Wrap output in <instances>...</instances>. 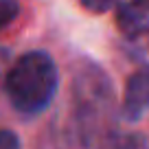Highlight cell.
<instances>
[{
    "mask_svg": "<svg viewBox=\"0 0 149 149\" xmlns=\"http://www.w3.org/2000/svg\"><path fill=\"white\" fill-rule=\"evenodd\" d=\"M57 68L46 53L22 55L9 70L5 90L15 110L24 114H37L51 105L57 92Z\"/></svg>",
    "mask_w": 149,
    "mask_h": 149,
    "instance_id": "cell-1",
    "label": "cell"
},
{
    "mask_svg": "<svg viewBox=\"0 0 149 149\" xmlns=\"http://www.w3.org/2000/svg\"><path fill=\"white\" fill-rule=\"evenodd\" d=\"M147 110H149V66H143L127 79L123 112L127 118H138Z\"/></svg>",
    "mask_w": 149,
    "mask_h": 149,
    "instance_id": "cell-2",
    "label": "cell"
},
{
    "mask_svg": "<svg viewBox=\"0 0 149 149\" xmlns=\"http://www.w3.org/2000/svg\"><path fill=\"white\" fill-rule=\"evenodd\" d=\"M116 24L123 35L138 37L145 31H149V13L138 2H125L116 11Z\"/></svg>",
    "mask_w": 149,
    "mask_h": 149,
    "instance_id": "cell-3",
    "label": "cell"
},
{
    "mask_svg": "<svg viewBox=\"0 0 149 149\" xmlns=\"http://www.w3.org/2000/svg\"><path fill=\"white\" fill-rule=\"evenodd\" d=\"M20 5L18 0H0V29H5L7 24H11L18 18Z\"/></svg>",
    "mask_w": 149,
    "mask_h": 149,
    "instance_id": "cell-4",
    "label": "cell"
},
{
    "mask_svg": "<svg viewBox=\"0 0 149 149\" xmlns=\"http://www.w3.org/2000/svg\"><path fill=\"white\" fill-rule=\"evenodd\" d=\"M114 149H149V145L140 134H125L116 140Z\"/></svg>",
    "mask_w": 149,
    "mask_h": 149,
    "instance_id": "cell-5",
    "label": "cell"
},
{
    "mask_svg": "<svg viewBox=\"0 0 149 149\" xmlns=\"http://www.w3.org/2000/svg\"><path fill=\"white\" fill-rule=\"evenodd\" d=\"M116 2L118 0H81V5L88 11H92V13H105V11H110Z\"/></svg>",
    "mask_w": 149,
    "mask_h": 149,
    "instance_id": "cell-6",
    "label": "cell"
},
{
    "mask_svg": "<svg viewBox=\"0 0 149 149\" xmlns=\"http://www.w3.org/2000/svg\"><path fill=\"white\" fill-rule=\"evenodd\" d=\"M0 149H20V138L11 130H0Z\"/></svg>",
    "mask_w": 149,
    "mask_h": 149,
    "instance_id": "cell-7",
    "label": "cell"
},
{
    "mask_svg": "<svg viewBox=\"0 0 149 149\" xmlns=\"http://www.w3.org/2000/svg\"><path fill=\"white\" fill-rule=\"evenodd\" d=\"M134 2H138L140 7H145V9H149V0H134Z\"/></svg>",
    "mask_w": 149,
    "mask_h": 149,
    "instance_id": "cell-8",
    "label": "cell"
}]
</instances>
